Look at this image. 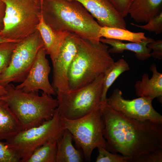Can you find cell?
I'll return each mask as SVG.
<instances>
[{
  "mask_svg": "<svg viewBox=\"0 0 162 162\" xmlns=\"http://www.w3.org/2000/svg\"><path fill=\"white\" fill-rule=\"evenodd\" d=\"M130 69L127 61L123 58L114 62L112 66L104 74L103 91L101 100L102 102L106 101L107 92L112 85L118 76L123 72Z\"/></svg>",
  "mask_w": 162,
  "mask_h": 162,
  "instance_id": "44dd1931",
  "label": "cell"
},
{
  "mask_svg": "<svg viewBox=\"0 0 162 162\" xmlns=\"http://www.w3.org/2000/svg\"><path fill=\"white\" fill-rule=\"evenodd\" d=\"M106 149L136 162L142 155L162 148V124L128 117L110 107L101 106Z\"/></svg>",
  "mask_w": 162,
  "mask_h": 162,
  "instance_id": "6da1fadb",
  "label": "cell"
},
{
  "mask_svg": "<svg viewBox=\"0 0 162 162\" xmlns=\"http://www.w3.org/2000/svg\"><path fill=\"white\" fill-rule=\"evenodd\" d=\"M22 130L17 118L7 104L0 99V141L8 140Z\"/></svg>",
  "mask_w": 162,
  "mask_h": 162,
  "instance_id": "ac0fdd59",
  "label": "cell"
},
{
  "mask_svg": "<svg viewBox=\"0 0 162 162\" xmlns=\"http://www.w3.org/2000/svg\"><path fill=\"white\" fill-rule=\"evenodd\" d=\"M8 42H14L18 43L14 40L4 38L0 36V44Z\"/></svg>",
  "mask_w": 162,
  "mask_h": 162,
  "instance_id": "1f68e13d",
  "label": "cell"
},
{
  "mask_svg": "<svg viewBox=\"0 0 162 162\" xmlns=\"http://www.w3.org/2000/svg\"><path fill=\"white\" fill-rule=\"evenodd\" d=\"M99 33L101 38L137 43H140L147 37L143 32H134L126 29L107 26H101Z\"/></svg>",
  "mask_w": 162,
  "mask_h": 162,
  "instance_id": "ffe728a7",
  "label": "cell"
},
{
  "mask_svg": "<svg viewBox=\"0 0 162 162\" xmlns=\"http://www.w3.org/2000/svg\"><path fill=\"white\" fill-rule=\"evenodd\" d=\"M5 87L7 94L0 97L15 114L22 130L37 126L50 119L58 106L57 100L42 92H26L16 89L10 83Z\"/></svg>",
  "mask_w": 162,
  "mask_h": 162,
  "instance_id": "277c9868",
  "label": "cell"
},
{
  "mask_svg": "<svg viewBox=\"0 0 162 162\" xmlns=\"http://www.w3.org/2000/svg\"><path fill=\"white\" fill-rule=\"evenodd\" d=\"M131 24L141 29L150 32H154L156 34L162 32V11L158 15L150 19L145 25H139L133 23Z\"/></svg>",
  "mask_w": 162,
  "mask_h": 162,
  "instance_id": "484cf974",
  "label": "cell"
},
{
  "mask_svg": "<svg viewBox=\"0 0 162 162\" xmlns=\"http://www.w3.org/2000/svg\"><path fill=\"white\" fill-rule=\"evenodd\" d=\"M148 47L152 50L151 52V57L161 60L162 58V40H158L156 41L148 43L147 44Z\"/></svg>",
  "mask_w": 162,
  "mask_h": 162,
  "instance_id": "f1b7e54d",
  "label": "cell"
},
{
  "mask_svg": "<svg viewBox=\"0 0 162 162\" xmlns=\"http://www.w3.org/2000/svg\"><path fill=\"white\" fill-rule=\"evenodd\" d=\"M37 29L43 42L46 54L50 56L52 61L57 56L61 46L70 33L54 30L45 22L42 14Z\"/></svg>",
  "mask_w": 162,
  "mask_h": 162,
  "instance_id": "9a60e30c",
  "label": "cell"
},
{
  "mask_svg": "<svg viewBox=\"0 0 162 162\" xmlns=\"http://www.w3.org/2000/svg\"><path fill=\"white\" fill-rule=\"evenodd\" d=\"M18 43L0 44V74L8 65L13 51Z\"/></svg>",
  "mask_w": 162,
  "mask_h": 162,
  "instance_id": "603a6c76",
  "label": "cell"
},
{
  "mask_svg": "<svg viewBox=\"0 0 162 162\" xmlns=\"http://www.w3.org/2000/svg\"><path fill=\"white\" fill-rule=\"evenodd\" d=\"M80 2L101 26L126 29L124 17L109 0H75Z\"/></svg>",
  "mask_w": 162,
  "mask_h": 162,
  "instance_id": "4fadbf2b",
  "label": "cell"
},
{
  "mask_svg": "<svg viewBox=\"0 0 162 162\" xmlns=\"http://www.w3.org/2000/svg\"><path fill=\"white\" fill-rule=\"evenodd\" d=\"M104 76L101 75L91 83L79 88L57 92V108L60 117L77 119L100 107Z\"/></svg>",
  "mask_w": 162,
  "mask_h": 162,
  "instance_id": "52a82bcc",
  "label": "cell"
},
{
  "mask_svg": "<svg viewBox=\"0 0 162 162\" xmlns=\"http://www.w3.org/2000/svg\"><path fill=\"white\" fill-rule=\"evenodd\" d=\"M21 162L17 152L5 142L0 141V162Z\"/></svg>",
  "mask_w": 162,
  "mask_h": 162,
  "instance_id": "d4e9b609",
  "label": "cell"
},
{
  "mask_svg": "<svg viewBox=\"0 0 162 162\" xmlns=\"http://www.w3.org/2000/svg\"><path fill=\"white\" fill-rule=\"evenodd\" d=\"M45 22L55 30L74 33L93 43L100 42L101 27L75 0H40Z\"/></svg>",
  "mask_w": 162,
  "mask_h": 162,
  "instance_id": "7a4b0ae2",
  "label": "cell"
},
{
  "mask_svg": "<svg viewBox=\"0 0 162 162\" xmlns=\"http://www.w3.org/2000/svg\"><path fill=\"white\" fill-rule=\"evenodd\" d=\"M97 148L98 154L96 162H129L128 158L122 155L112 153L102 147Z\"/></svg>",
  "mask_w": 162,
  "mask_h": 162,
  "instance_id": "cb8c5ba5",
  "label": "cell"
},
{
  "mask_svg": "<svg viewBox=\"0 0 162 162\" xmlns=\"http://www.w3.org/2000/svg\"><path fill=\"white\" fill-rule=\"evenodd\" d=\"M7 93V91L5 87L0 84V97L5 95Z\"/></svg>",
  "mask_w": 162,
  "mask_h": 162,
  "instance_id": "4dcf8cb0",
  "label": "cell"
},
{
  "mask_svg": "<svg viewBox=\"0 0 162 162\" xmlns=\"http://www.w3.org/2000/svg\"><path fill=\"white\" fill-rule=\"evenodd\" d=\"M152 101L144 97L131 100L125 99L121 91L116 88L111 95L106 98V103L111 108L128 117L140 121L150 120L162 124V116L153 108Z\"/></svg>",
  "mask_w": 162,
  "mask_h": 162,
  "instance_id": "30bf717a",
  "label": "cell"
},
{
  "mask_svg": "<svg viewBox=\"0 0 162 162\" xmlns=\"http://www.w3.org/2000/svg\"><path fill=\"white\" fill-rule=\"evenodd\" d=\"M57 142L46 143L36 148L27 162H56Z\"/></svg>",
  "mask_w": 162,
  "mask_h": 162,
  "instance_id": "7402d4cb",
  "label": "cell"
},
{
  "mask_svg": "<svg viewBox=\"0 0 162 162\" xmlns=\"http://www.w3.org/2000/svg\"><path fill=\"white\" fill-rule=\"evenodd\" d=\"M5 5L2 0H0V31L3 27V21L5 15Z\"/></svg>",
  "mask_w": 162,
  "mask_h": 162,
  "instance_id": "f546056e",
  "label": "cell"
},
{
  "mask_svg": "<svg viewBox=\"0 0 162 162\" xmlns=\"http://www.w3.org/2000/svg\"><path fill=\"white\" fill-rule=\"evenodd\" d=\"M115 8L124 18L133 0H109Z\"/></svg>",
  "mask_w": 162,
  "mask_h": 162,
  "instance_id": "83f0119b",
  "label": "cell"
},
{
  "mask_svg": "<svg viewBox=\"0 0 162 162\" xmlns=\"http://www.w3.org/2000/svg\"><path fill=\"white\" fill-rule=\"evenodd\" d=\"M80 37L70 33L61 46L57 56L52 61L53 75L51 85L56 92L70 90L68 72L77 52Z\"/></svg>",
  "mask_w": 162,
  "mask_h": 162,
  "instance_id": "8fae6325",
  "label": "cell"
},
{
  "mask_svg": "<svg viewBox=\"0 0 162 162\" xmlns=\"http://www.w3.org/2000/svg\"><path fill=\"white\" fill-rule=\"evenodd\" d=\"M162 0H133L128 14L137 22L147 23L162 10Z\"/></svg>",
  "mask_w": 162,
  "mask_h": 162,
  "instance_id": "e0dca14e",
  "label": "cell"
},
{
  "mask_svg": "<svg viewBox=\"0 0 162 162\" xmlns=\"http://www.w3.org/2000/svg\"><path fill=\"white\" fill-rule=\"evenodd\" d=\"M101 106L77 119H69L60 117L64 129L70 133L77 148L81 149L84 158L88 162L90 161L95 148L99 147L106 148Z\"/></svg>",
  "mask_w": 162,
  "mask_h": 162,
  "instance_id": "8992f818",
  "label": "cell"
},
{
  "mask_svg": "<svg viewBox=\"0 0 162 162\" xmlns=\"http://www.w3.org/2000/svg\"><path fill=\"white\" fill-rule=\"evenodd\" d=\"M70 133L65 129L57 142L56 162H82L84 158L80 149L75 148Z\"/></svg>",
  "mask_w": 162,
  "mask_h": 162,
  "instance_id": "d6986e66",
  "label": "cell"
},
{
  "mask_svg": "<svg viewBox=\"0 0 162 162\" xmlns=\"http://www.w3.org/2000/svg\"><path fill=\"white\" fill-rule=\"evenodd\" d=\"M44 47L37 30L18 43L8 67L0 74V84L4 86L14 82H22L27 77L39 50Z\"/></svg>",
  "mask_w": 162,
  "mask_h": 162,
  "instance_id": "9c48e42d",
  "label": "cell"
},
{
  "mask_svg": "<svg viewBox=\"0 0 162 162\" xmlns=\"http://www.w3.org/2000/svg\"><path fill=\"white\" fill-rule=\"evenodd\" d=\"M154 40L152 38L147 37L140 43L132 42L124 43L119 40L102 38H100V41L111 46L112 47L109 49L110 53H121L124 50H130L135 53L138 59L144 61L151 57V50L147 47V44Z\"/></svg>",
  "mask_w": 162,
  "mask_h": 162,
  "instance_id": "2e32d148",
  "label": "cell"
},
{
  "mask_svg": "<svg viewBox=\"0 0 162 162\" xmlns=\"http://www.w3.org/2000/svg\"><path fill=\"white\" fill-rule=\"evenodd\" d=\"M162 148L141 155L136 162H162Z\"/></svg>",
  "mask_w": 162,
  "mask_h": 162,
  "instance_id": "4316f807",
  "label": "cell"
},
{
  "mask_svg": "<svg viewBox=\"0 0 162 162\" xmlns=\"http://www.w3.org/2000/svg\"><path fill=\"white\" fill-rule=\"evenodd\" d=\"M150 70L152 75L149 78L147 73H145L141 80L136 81L134 85L136 94L139 97L148 98L153 100L157 98L158 101L162 102V74L157 70L155 63L152 64Z\"/></svg>",
  "mask_w": 162,
  "mask_h": 162,
  "instance_id": "5bb4252c",
  "label": "cell"
},
{
  "mask_svg": "<svg viewBox=\"0 0 162 162\" xmlns=\"http://www.w3.org/2000/svg\"><path fill=\"white\" fill-rule=\"evenodd\" d=\"M46 54L44 47L39 50L27 77L15 87L16 89L26 92H38L41 90L48 95H56L49 79L51 68L46 57Z\"/></svg>",
  "mask_w": 162,
  "mask_h": 162,
  "instance_id": "7c38bea8",
  "label": "cell"
},
{
  "mask_svg": "<svg viewBox=\"0 0 162 162\" xmlns=\"http://www.w3.org/2000/svg\"><path fill=\"white\" fill-rule=\"evenodd\" d=\"M5 5L0 36L19 42L37 31L41 16L40 0H2Z\"/></svg>",
  "mask_w": 162,
  "mask_h": 162,
  "instance_id": "5b68a950",
  "label": "cell"
},
{
  "mask_svg": "<svg viewBox=\"0 0 162 162\" xmlns=\"http://www.w3.org/2000/svg\"><path fill=\"white\" fill-rule=\"evenodd\" d=\"M110 53L108 45L80 37L68 72L70 90L88 84L104 74L115 62Z\"/></svg>",
  "mask_w": 162,
  "mask_h": 162,
  "instance_id": "3957f363",
  "label": "cell"
},
{
  "mask_svg": "<svg viewBox=\"0 0 162 162\" xmlns=\"http://www.w3.org/2000/svg\"><path fill=\"white\" fill-rule=\"evenodd\" d=\"M65 130L57 108L50 119L37 126L22 130L5 142L17 152L21 162H27L36 148L49 142H57Z\"/></svg>",
  "mask_w": 162,
  "mask_h": 162,
  "instance_id": "ba28073f",
  "label": "cell"
}]
</instances>
